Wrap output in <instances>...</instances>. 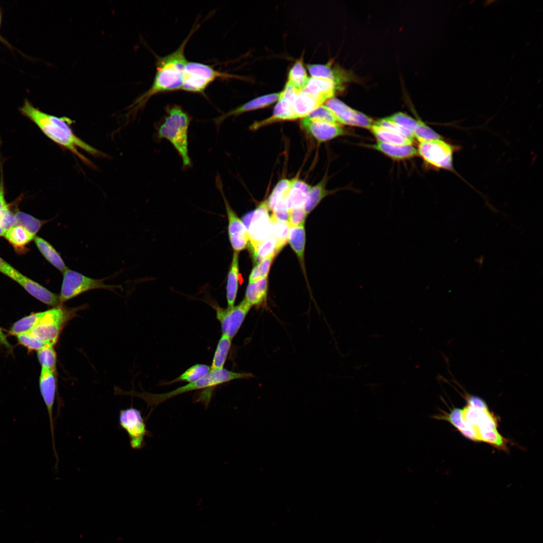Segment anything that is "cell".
<instances>
[{
  "instance_id": "5b68a950",
  "label": "cell",
  "mask_w": 543,
  "mask_h": 543,
  "mask_svg": "<svg viewBox=\"0 0 543 543\" xmlns=\"http://www.w3.org/2000/svg\"><path fill=\"white\" fill-rule=\"evenodd\" d=\"M460 149L459 146L441 138L419 141L417 150L418 154L429 166L449 171L461 178L453 164L454 154Z\"/></svg>"
},
{
  "instance_id": "ac0fdd59",
  "label": "cell",
  "mask_w": 543,
  "mask_h": 543,
  "mask_svg": "<svg viewBox=\"0 0 543 543\" xmlns=\"http://www.w3.org/2000/svg\"><path fill=\"white\" fill-rule=\"evenodd\" d=\"M338 85L333 81L318 77L308 78L307 82L302 91L318 97L325 102L332 97Z\"/></svg>"
},
{
  "instance_id": "60d3db41",
  "label": "cell",
  "mask_w": 543,
  "mask_h": 543,
  "mask_svg": "<svg viewBox=\"0 0 543 543\" xmlns=\"http://www.w3.org/2000/svg\"><path fill=\"white\" fill-rule=\"evenodd\" d=\"M37 357L42 368L55 373L56 354L53 346L47 345L37 351Z\"/></svg>"
},
{
  "instance_id": "484cf974",
  "label": "cell",
  "mask_w": 543,
  "mask_h": 543,
  "mask_svg": "<svg viewBox=\"0 0 543 543\" xmlns=\"http://www.w3.org/2000/svg\"><path fill=\"white\" fill-rule=\"evenodd\" d=\"M238 252L234 251L228 272L226 285L227 307L234 306L238 288Z\"/></svg>"
},
{
  "instance_id": "f6af8a7d",
  "label": "cell",
  "mask_w": 543,
  "mask_h": 543,
  "mask_svg": "<svg viewBox=\"0 0 543 543\" xmlns=\"http://www.w3.org/2000/svg\"><path fill=\"white\" fill-rule=\"evenodd\" d=\"M307 117L329 123L340 124L334 114L326 106H320Z\"/></svg>"
},
{
  "instance_id": "52a82bcc",
  "label": "cell",
  "mask_w": 543,
  "mask_h": 543,
  "mask_svg": "<svg viewBox=\"0 0 543 543\" xmlns=\"http://www.w3.org/2000/svg\"><path fill=\"white\" fill-rule=\"evenodd\" d=\"M237 77L236 75L216 70L207 64L188 61L184 71L181 90L203 94L209 84L217 78Z\"/></svg>"
},
{
  "instance_id": "74e56055",
  "label": "cell",
  "mask_w": 543,
  "mask_h": 543,
  "mask_svg": "<svg viewBox=\"0 0 543 543\" xmlns=\"http://www.w3.org/2000/svg\"><path fill=\"white\" fill-rule=\"evenodd\" d=\"M308 69L310 74L314 77L325 78L334 81L338 86L341 82L343 78L341 75L338 73L330 67V64L320 65L312 64L308 66Z\"/></svg>"
},
{
  "instance_id": "e0dca14e",
  "label": "cell",
  "mask_w": 543,
  "mask_h": 543,
  "mask_svg": "<svg viewBox=\"0 0 543 543\" xmlns=\"http://www.w3.org/2000/svg\"><path fill=\"white\" fill-rule=\"evenodd\" d=\"M292 103L291 101L280 97L273 115L265 120L255 122L251 126V128L252 130H256L275 122L297 119L293 110Z\"/></svg>"
},
{
  "instance_id": "44dd1931",
  "label": "cell",
  "mask_w": 543,
  "mask_h": 543,
  "mask_svg": "<svg viewBox=\"0 0 543 543\" xmlns=\"http://www.w3.org/2000/svg\"><path fill=\"white\" fill-rule=\"evenodd\" d=\"M441 414L431 416V418L438 420H445L456 427L464 436L475 441H478L473 428L465 422L462 419V409L454 408L450 413L441 411Z\"/></svg>"
},
{
  "instance_id": "f35d334b",
  "label": "cell",
  "mask_w": 543,
  "mask_h": 543,
  "mask_svg": "<svg viewBox=\"0 0 543 543\" xmlns=\"http://www.w3.org/2000/svg\"><path fill=\"white\" fill-rule=\"evenodd\" d=\"M15 215L17 219V225L23 227L35 236L42 226L47 222L39 220L29 214L21 211L16 212Z\"/></svg>"
},
{
  "instance_id": "83f0119b",
  "label": "cell",
  "mask_w": 543,
  "mask_h": 543,
  "mask_svg": "<svg viewBox=\"0 0 543 543\" xmlns=\"http://www.w3.org/2000/svg\"><path fill=\"white\" fill-rule=\"evenodd\" d=\"M304 224L296 227H290L288 236L290 244L297 254L304 270V257L306 242Z\"/></svg>"
},
{
  "instance_id": "ee69618b",
  "label": "cell",
  "mask_w": 543,
  "mask_h": 543,
  "mask_svg": "<svg viewBox=\"0 0 543 543\" xmlns=\"http://www.w3.org/2000/svg\"><path fill=\"white\" fill-rule=\"evenodd\" d=\"M414 138L418 142L442 138L439 134L427 126L421 120H417V124L413 131Z\"/></svg>"
},
{
  "instance_id": "816d5d0a",
  "label": "cell",
  "mask_w": 543,
  "mask_h": 543,
  "mask_svg": "<svg viewBox=\"0 0 543 543\" xmlns=\"http://www.w3.org/2000/svg\"><path fill=\"white\" fill-rule=\"evenodd\" d=\"M465 398L467 401V404L474 408L482 410L488 408L485 402L482 399L478 397L466 394Z\"/></svg>"
},
{
  "instance_id": "9f6ffc18",
  "label": "cell",
  "mask_w": 543,
  "mask_h": 543,
  "mask_svg": "<svg viewBox=\"0 0 543 543\" xmlns=\"http://www.w3.org/2000/svg\"><path fill=\"white\" fill-rule=\"evenodd\" d=\"M1 22H2V14H1V10H0V27H1Z\"/></svg>"
},
{
  "instance_id": "681fc988",
  "label": "cell",
  "mask_w": 543,
  "mask_h": 543,
  "mask_svg": "<svg viewBox=\"0 0 543 543\" xmlns=\"http://www.w3.org/2000/svg\"><path fill=\"white\" fill-rule=\"evenodd\" d=\"M290 227H296L305 224L307 214L303 207L297 208L289 210Z\"/></svg>"
},
{
  "instance_id": "9c48e42d",
  "label": "cell",
  "mask_w": 543,
  "mask_h": 543,
  "mask_svg": "<svg viewBox=\"0 0 543 543\" xmlns=\"http://www.w3.org/2000/svg\"><path fill=\"white\" fill-rule=\"evenodd\" d=\"M120 426L127 432L133 449H140L145 445V437L150 435L140 410L133 407L121 409L119 414Z\"/></svg>"
},
{
  "instance_id": "7a4b0ae2",
  "label": "cell",
  "mask_w": 543,
  "mask_h": 543,
  "mask_svg": "<svg viewBox=\"0 0 543 543\" xmlns=\"http://www.w3.org/2000/svg\"><path fill=\"white\" fill-rule=\"evenodd\" d=\"M197 27L194 28L179 47L173 52L158 57L156 73L151 87L137 98L129 107L132 114L144 106L152 96L158 94L181 90L184 71L188 62L185 55L186 45Z\"/></svg>"
},
{
  "instance_id": "7c38bea8",
  "label": "cell",
  "mask_w": 543,
  "mask_h": 543,
  "mask_svg": "<svg viewBox=\"0 0 543 543\" xmlns=\"http://www.w3.org/2000/svg\"><path fill=\"white\" fill-rule=\"evenodd\" d=\"M216 185L222 195L228 220V234L231 245L234 251L239 252L248 245L247 230L242 220L233 210L224 194L219 176L216 177Z\"/></svg>"
},
{
  "instance_id": "8d00e7d4",
  "label": "cell",
  "mask_w": 543,
  "mask_h": 543,
  "mask_svg": "<svg viewBox=\"0 0 543 543\" xmlns=\"http://www.w3.org/2000/svg\"><path fill=\"white\" fill-rule=\"evenodd\" d=\"M271 234L277 240V253L288 241L290 226L288 223L278 221L272 216L270 217Z\"/></svg>"
},
{
  "instance_id": "7bdbcfd3",
  "label": "cell",
  "mask_w": 543,
  "mask_h": 543,
  "mask_svg": "<svg viewBox=\"0 0 543 543\" xmlns=\"http://www.w3.org/2000/svg\"><path fill=\"white\" fill-rule=\"evenodd\" d=\"M276 254L274 253L267 256L252 269L249 277V282H252L260 279L266 278L270 266Z\"/></svg>"
},
{
  "instance_id": "30bf717a",
  "label": "cell",
  "mask_w": 543,
  "mask_h": 543,
  "mask_svg": "<svg viewBox=\"0 0 543 543\" xmlns=\"http://www.w3.org/2000/svg\"><path fill=\"white\" fill-rule=\"evenodd\" d=\"M248 235V246L261 242L272 235L270 217L266 200L253 211L245 214L242 220Z\"/></svg>"
},
{
  "instance_id": "e575fe53",
  "label": "cell",
  "mask_w": 543,
  "mask_h": 543,
  "mask_svg": "<svg viewBox=\"0 0 543 543\" xmlns=\"http://www.w3.org/2000/svg\"><path fill=\"white\" fill-rule=\"evenodd\" d=\"M476 436L478 441L487 443L498 449L508 451V440L501 435L497 429L485 431H476Z\"/></svg>"
},
{
  "instance_id": "11a10c76",
  "label": "cell",
  "mask_w": 543,
  "mask_h": 543,
  "mask_svg": "<svg viewBox=\"0 0 543 543\" xmlns=\"http://www.w3.org/2000/svg\"><path fill=\"white\" fill-rule=\"evenodd\" d=\"M5 233H6V232L3 230V229L0 226V236H4V237Z\"/></svg>"
},
{
  "instance_id": "cb8c5ba5",
  "label": "cell",
  "mask_w": 543,
  "mask_h": 543,
  "mask_svg": "<svg viewBox=\"0 0 543 543\" xmlns=\"http://www.w3.org/2000/svg\"><path fill=\"white\" fill-rule=\"evenodd\" d=\"M311 186L298 178L292 179V185L287 198L289 210L303 207Z\"/></svg>"
},
{
  "instance_id": "f5cc1de1",
  "label": "cell",
  "mask_w": 543,
  "mask_h": 543,
  "mask_svg": "<svg viewBox=\"0 0 543 543\" xmlns=\"http://www.w3.org/2000/svg\"><path fill=\"white\" fill-rule=\"evenodd\" d=\"M0 343L8 349H11L12 345L7 338V336L0 327Z\"/></svg>"
},
{
  "instance_id": "d590c367",
  "label": "cell",
  "mask_w": 543,
  "mask_h": 543,
  "mask_svg": "<svg viewBox=\"0 0 543 543\" xmlns=\"http://www.w3.org/2000/svg\"><path fill=\"white\" fill-rule=\"evenodd\" d=\"M291 185L292 179L287 178L282 179L278 183L266 200L268 210L273 211L278 201L287 200Z\"/></svg>"
},
{
  "instance_id": "8fae6325",
  "label": "cell",
  "mask_w": 543,
  "mask_h": 543,
  "mask_svg": "<svg viewBox=\"0 0 543 543\" xmlns=\"http://www.w3.org/2000/svg\"><path fill=\"white\" fill-rule=\"evenodd\" d=\"M213 306L216 318L220 323L222 334L233 339L252 307L244 299L238 305L231 308H222L217 305Z\"/></svg>"
},
{
  "instance_id": "3957f363",
  "label": "cell",
  "mask_w": 543,
  "mask_h": 543,
  "mask_svg": "<svg viewBox=\"0 0 543 543\" xmlns=\"http://www.w3.org/2000/svg\"><path fill=\"white\" fill-rule=\"evenodd\" d=\"M253 377L254 376L251 373L235 372L224 368L219 370H211L202 379L194 382L188 383L183 386L166 393L154 394L143 391L142 392L134 391L124 392L119 390L118 394L138 397L143 400L148 407H154L172 397L184 393L211 388L233 380L247 379Z\"/></svg>"
},
{
  "instance_id": "ffe728a7",
  "label": "cell",
  "mask_w": 543,
  "mask_h": 543,
  "mask_svg": "<svg viewBox=\"0 0 543 543\" xmlns=\"http://www.w3.org/2000/svg\"><path fill=\"white\" fill-rule=\"evenodd\" d=\"M325 102L321 98L301 90L295 96L292 107L297 118H303Z\"/></svg>"
},
{
  "instance_id": "4316f807",
  "label": "cell",
  "mask_w": 543,
  "mask_h": 543,
  "mask_svg": "<svg viewBox=\"0 0 543 543\" xmlns=\"http://www.w3.org/2000/svg\"><path fill=\"white\" fill-rule=\"evenodd\" d=\"M34 240L44 258L55 268L63 274L68 269L59 253L50 243L37 236Z\"/></svg>"
},
{
  "instance_id": "f907efd6",
  "label": "cell",
  "mask_w": 543,
  "mask_h": 543,
  "mask_svg": "<svg viewBox=\"0 0 543 543\" xmlns=\"http://www.w3.org/2000/svg\"><path fill=\"white\" fill-rule=\"evenodd\" d=\"M278 221L282 222L289 223V211L287 207L275 208L271 215Z\"/></svg>"
},
{
  "instance_id": "b9f144b4",
  "label": "cell",
  "mask_w": 543,
  "mask_h": 543,
  "mask_svg": "<svg viewBox=\"0 0 543 543\" xmlns=\"http://www.w3.org/2000/svg\"><path fill=\"white\" fill-rule=\"evenodd\" d=\"M498 421L494 415L488 409L482 411L478 424L473 427L476 431H485L497 429Z\"/></svg>"
},
{
  "instance_id": "603a6c76",
  "label": "cell",
  "mask_w": 543,
  "mask_h": 543,
  "mask_svg": "<svg viewBox=\"0 0 543 543\" xmlns=\"http://www.w3.org/2000/svg\"><path fill=\"white\" fill-rule=\"evenodd\" d=\"M267 288V277L249 282L244 299L251 307L264 306L266 303Z\"/></svg>"
},
{
  "instance_id": "f546056e",
  "label": "cell",
  "mask_w": 543,
  "mask_h": 543,
  "mask_svg": "<svg viewBox=\"0 0 543 543\" xmlns=\"http://www.w3.org/2000/svg\"><path fill=\"white\" fill-rule=\"evenodd\" d=\"M370 130L379 142L394 145H408L413 143L412 141L405 137L375 123Z\"/></svg>"
},
{
  "instance_id": "1f68e13d",
  "label": "cell",
  "mask_w": 543,
  "mask_h": 543,
  "mask_svg": "<svg viewBox=\"0 0 543 543\" xmlns=\"http://www.w3.org/2000/svg\"><path fill=\"white\" fill-rule=\"evenodd\" d=\"M210 371L211 367L208 365L196 364L188 368L178 377L169 382L163 383L161 385H169L179 382H194L203 378Z\"/></svg>"
},
{
  "instance_id": "836d02e7",
  "label": "cell",
  "mask_w": 543,
  "mask_h": 543,
  "mask_svg": "<svg viewBox=\"0 0 543 543\" xmlns=\"http://www.w3.org/2000/svg\"><path fill=\"white\" fill-rule=\"evenodd\" d=\"M44 311L32 313L25 316L14 323L10 330L12 335L30 332L41 321Z\"/></svg>"
},
{
  "instance_id": "7402d4cb",
  "label": "cell",
  "mask_w": 543,
  "mask_h": 543,
  "mask_svg": "<svg viewBox=\"0 0 543 543\" xmlns=\"http://www.w3.org/2000/svg\"><path fill=\"white\" fill-rule=\"evenodd\" d=\"M334 114L340 124L355 126L358 111L352 109L339 99L332 97L325 102Z\"/></svg>"
},
{
  "instance_id": "9a60e30c",
  "label": "cell",
  "mask_w": 543,
  "mask_h": 543,
  "mask_svg": "<svg viewBox=\"0 0 543 543\" xmlns=\"http://www.w3.org/2000/svg\"><path fill=\"white\" fill-rule=\"evenodd\" d=\"M302 128L319 142H325L346 134L339 124H332L308 117L302 118Z\"/></svg>"
},
{
  "instance_id": "ba28073f",
  "label": "cell",
  "mask_w": 543,
  "mask_h": 543,
  "mask_svg": "<svg viewBox=\"0 0 543 543\" xmlns=\"http://www.w3.org/2000/svg\"><path fill=\"white\" fill-rule=\"evenodd\" d=\"M106 279L91 278L81 274L67 269L63 273V281L60 294L61 304L87 291L98 289L114 290L120 288L119 286L107 285L104 283Z\"/></svg>"
},
{
  "instance_id": "5bb4252c",
  "label": "cell",
  "mask_w": 543,
  "mask_h": 543,
  "mask_svg": "<svg viewBox=\"0 0 543 543\" xmlns=\"http://www.w3.org/2000/svg\"><path fill=\"white\" fill-rule=\"evenodd\" d=\"M9 278L18 283L29 294L41 302L54 307L61 306L60 295L50 291L16 268H13Z\"/></svg>"
},
{
  "instance_id": "bcb514c9",
  "label": "cell",
  "mask_w": 543,
  "mask_h": 543,
  "mask_svg": "<svg viewBox=\"0 0 543 543\" xmlns=\"http://www.w3.org/2000/svg\"><path fill=\"white\" fill-rule=\"evenodd\" d=\"M374 123L404 136L412 142L414 141L415 138L413 133L411 131L390 121L386 118L381 119L375 122Z\"/></svg>"
},
{
  "instance_id": "d6a6232c",
  "label": "cell",
  "mask_w": 543,
  "mask_h": 543,
  "mask_svg": "<svg viewBox=\"0 0 543 543\" xmlns=\"http://www.w3.org/2000/svg\"><path fill=\"white\" fill-rule=\"evenodd\" d=\"M326 178L324 177L317 185L311 187L303 206L304 210L307 215L309 214L329 194L326 189Z\"/></svg>"
},
{
  "instance_id": "f1b7e54d",
  "label": "cell",
  "mask_w": 543,
  "mask_h": 543,
  "mask_svg": "<svg viewBox=\"0 0 543 543\" xmlns=\"http://www.w3.org/2000/svg\"><path fill=\"white\" fill-rule=\"evenodd\" d=\"M277 240L273 235H270L265 240L253 246H249V249L252 254L253 261L256 264H259L269 255L275 253L277 255Z\"/></svg>"
},
{
  "instance_id": "8992f818",
  "label": "cell",
  "mask_w": 543,
  "mask_h": 543,
  "mask_svg": "<svg viewBox=\"0 0 543 543\" xmlns=\"http://www.w3.org/2000/svg\"><path fill=\"white\" fill-rule=\"evenodd\" d=\"M76 311L62 306L45 311L41 321L28 333L46 345L53 346L65 324L72 318Z\"/></svg>"
},
{
  "instance_id": "4fadbf2b",
  "label": "cell",
  "mask_w": 543,
  "mask_h": 543,
  "mask_svg": "<svg viewBox=\"0 0 543 543\" xmlns=\"http://www.w3.org/2000/svg\"><path fill=\"white\" fill-rule=\"evenodd\" d=\"M39 388L48 412L53 449L56 460L55 467H57L58 457L55 444L54 423L53 417V406L56 391L55 373L49 369L42 368L39 377Z\"/></svg>"
},
{
  "instance_id": "db71d44e",
  "label": "cell",
  "mask_w": 543,
  "mask_h": 543,
  "mask_svg": "<svg viewBox=\"0 0 543 543\" xmlns=\"http://www.w3.org/2000/svg\"><path fill=\"white\" fill-rule=\"evenodd\" d=\"M11 265V264L0 256V273L5 275L7 272V270H8Z\"/></svg>"
},
{
  "instance_id": "6da1fadb",
  "label": "cell",
  "mask_w": 543,
  "mask_h": 543,
  "mask_svg": "<svg viewBox=\"0 0 543 543\" xmlns=\"http://www.w3.org/2000/svg\"><path fill=\"white\" fill-rule=\"evenodd\" d=\"M20 113L33 122L49 139L76 155L84 163L91 162L78 150V148L94 155H101L100 151L76 136L70 125L72 121L66 117H58L42 112L28 100L19 108Z\"/></svg>"
},
{
  "instance_id": "4dcf8cb0",
  "label": "cell",
  "mask_w": 543,
  "mask_h": 543,
  "mask_svg": "<svg viewBox=\"0 0 543 543\" xmlns=\"http://www.w3.org/2000/svg\"><path fill=\"white\" fill-rule=\"evenodd\" d=\"M232 340V339L222 334L214 354L211 370L223 369L231 346Z\"/></svg>"
},
{
  "instance_id": "c3c4849f",
  "label": "cell",
  "mask_w": 543,
  "mask_h": 543,
  "mask_svg": "<svg viewBox=\"0 0 543 543\" xmlns=\"http://www.w3.org/2000/svg\"><path fill=\"white\" fill-rule=\"evenodd\" d=\"M390 121L393 122L405 128L409 129L413 133V131L417 124V120H415L407 114L399 112L386 117Z\"/></svg>"
},
{
  "instance_id": "ab89813d",
  "label": "cell",
  "mask_w": 543,
  "mask_h": 543,
  "mask_svg": "<svg viewBox=\"0 0 543 543\" xmlns=\"http://www.w3.org/2000/svg\"><path fill=\"white\" fill-rule=\"evenodd\" d=\"M308 77L301 61H297L290 69L288 81L298 90L301 91L306 85Z\"/></svg>"
},
{
  "instance_id": "2e32d148",
  "label": "cell",
  "mask_w": 543,
  "mask_h": 543,
  "mask_svg": "<svg viewBox=\"0 0 543 543\" xmlns=\"http://www.w3.org/2000/svg\"><path fill=\"white\" fill-rule=\"evenodd\" d=\"M280 95L281 92L268 94L256 98L214 119V121L216 125L219 126L225 119L228 117L261 109L271 105L276 101L279 100Z\"/></svg>"
},
{
  "instance_id": "277c9868",
  "label": "cell",
  "mask_w": 543,
  "mask_h": 543,
  "mask_svg": "<svg viewBox=\"0 0 543 543\" xmlns=\"http://www.w3.org/2000/svg\"><path fill=\"white\" fill-rule=\"evenodd\" d=\"M167 115L158 129V137L169 141L182 158L184 167L191 161L188 150V128L191 121L188 114L177 105L168 107Z\"/></svg>"
},
{
  "instance_id": "d6986e66",
  "label": "cell",
  "mask_w": 543,
  "mask_h": 543,
  "mask_svg": "<svg viewBox=\"0 0 543 543\" xmlns=\"http://www.w3.org/2000/svg\"><path fill=\"white\" fill-rule=\"evenodd\" d=\"M369 147L395 160H405L418 155L417 150L412 144L394 145L378 141Z\"/></svg>"
},
{
  "instance_id": "d4e9b609",
  "label": "cell",
  "mask_w": 543,
  "mask_h": 543,
  "mask_svg": "<svg viewBox=\"0 0 543 543\" xmlns=\"http://www.w3.org/2000/svg\"><path fill=\"white\" fill-rule=\"evenodd\" d=\"M4 237L17 253H22L27 250L26 245L34 240L36 236L23 227L16 225L8 230Z\"/></svg>"
},
{
  "instance_id": "7dc6e473",
  "label": "cell",
  "mask_w": 543,
  "mask_h": 543,
  "mask_svg": "<svg viewBox=\"0 0 543 543\" xmlns=\"http://www.w3.org/2000/svg\"><path fill=\"white\" fill-rule=\"evenodd\" d=\"M19 343L29 350L38 351L46 345L43 342L31 336L28 332L16 335Z\"/></svg>"
}]
</instances>
